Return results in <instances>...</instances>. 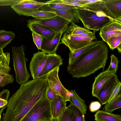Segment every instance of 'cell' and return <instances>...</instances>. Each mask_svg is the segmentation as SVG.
Wrapping results in <instances>:
<instances>
[{
    "mask_svg": "<svg viewBox=\"0 0 121 121\" xmlns=\"http://www.w3.org/2000/svg\"><path fill=\"white\" fill-rule=\"evenodd\" d=\"M101 107V104L98 101L92 102L89 106L90 111L92 112H95L99 110Z\"/></svg>",
    "mask_w": 121,
    "mask_h": 121,
    "instance_id": "cell-38",
    "label": "cell"
},
{
    "mask_svg": "<svg viewBox=\"0 0 121 121\" xmlns=\"http://www.w3.org/2000/svg\"><path fill=\"white\" fill-rule=\"evenodd\" d=\"M7 106V105L2 107L0 108V115H1V114L2 113L3 111L4 110L5 108H6Z\"/></svg>",
    "mask_w": 121,
    "mask_h": 121,
    "instance_id": "cell-42",
    "label": "cell"
},
{
    "mask_svg": "<svg viewBox=\"0 0 121 121\" xmlns=\"http://www.w3.org/2000/svg\"><path fill=\"white\" fill-rule=\"evenodd\" d=\"M46 3L64 4L75 7H82L88 4V0H52L47 1Z\"/></svg>",
    "mask_w": 121,
    "mask_h": 121,
    "instance_id": "cell-24",
    "label": "cell"
},
{
    "mask_svg": "<svg viewBox=\"0 0 121 121\" xmlns=\"http://www.w3.org/2000/svg\"><path fill=\"white\" fill-rule=\"evenodd\" d=\"M102 40H95L92 41L87 45L74 51L73 52L70 51L69 54L68 65L73 63L81 56L89 51L99 43Z\"/></svg>",
    "mask_w": 121,
    "mask_h": 121,
    "instance_id": "cell-20",
    "label": "cell"
},
{
    "mask_svg": "<svg viewBox=\"0 0 121 121\" xmlns=\"http://www.w3.org/2000/svg\"><path fill=\"white\" fill-rule=\"evenodd\" d=\"M15 37V34L12 31H9L4 30H0V48H5L11 43V41Z\"/></svg>",
    "mask_w": 121,
    "mask_h": 121,
    "instance_id": "cell-23",
    "label": "cell"
},
{
    "mask_svg": "<svg viewBox=\"0 0 121 121\" xmlns=\"http://www.w3.org/2000/svg\"><path fill=\"white\" fill-rule=\"evenodd\" d=\"M59 67H56L48 74L45 78L47 81L50 88L56 95L62 97L64 101H70L69 90L63 85L59 77Z\"/></svg>",
    "mask_w": 121,
    "mask_h": 121,
    "instance_id": "cell-6",
    "label": "cell"
},
{
    "mask_svg": "<svg viewBox=\"0 0 121 121\" xmlns=\"http://www.w3.org/2000/svg\"><path fill=\"white\" fill-rule=\"evenodd\" d=\"M121 83L120 81L116 85L112 92L107 103L111 102L119 94H121Z\"/></svg>",
    "mask_w": 121,
    "mask_h": 121,
    "instance_id": "cell-36",
    "label": "cell"
},
{
    "mask_svg": "<svg viewBox=\"0 0 121 121\" xmlns=\"http://www.w3.org/2000/svg\"><path fill=\"white\" fill-rule=\"evenodd\" d=\"M27 26L32 32H34L47 39L53 38L57 34L43 25L31 22L29 20L27 21Z\"/></svg>",
    "mask_w": 121,
    "mask_h": 121,
    "instance_id": "cell-17",
    "label": "cell"
},
{
    "mask_svg": "<svg viewBox=\"0 0 121 121\" xmlns=\"http://www.w3.org/2000/svg\"><path fill=\"white\" fill-rule=\"evenodd\" d=\"M43 121V120H41V121Z\"/></svg>",
    "mask_w": 121,
    "mask_h": 121,
    "instance_id": "cell-46",
    "label": "cell"
},
{
    "mask_svg": "<svg viewBox=\"0 0 121 121\" xmlns=\"http://www.w3.org/2000/svg\"><path fill=\"white\" fill-rule=\"evenodd\" d=\"M91 31L84 28L78 26L74 23H71L70 25L66 26L64 32H67L69 35H74L89 33Z\"/></svg>",
    "mask_w": 121,
    "mask_h": 121,
    "instance_id": "cell-25",
    "label": "cell"
},
{
    "mask_svg": "<svg viewBox=\"0 0 121 121\" xmlns=\"http://www.w3.org/2000/svg\"><path fill=\"white\" fill-rule=\"evenodd\" d=\"M56 16L53 13L39 10L32 13L31 16L35 19L43 20L51 18Z\"/></svg>",
    "mask_w": 121,
    "mask_h": 121,
    "instance_id": "cell-28",
    "label": "cell"
},
{
    "mask_svg": "<svg viewBox=\"0 0 121 121\" xmlns=\"http://www.w3.org/2000/svg\"><path fill=\"white\" fill-rule=\"evenodd\" d=\"M119 82L116 74L99 91L96 97L99 99L102 104H105L108 103L112 92Z\"/></svg>",
    "mask_w": 121,
    "mask_h": 121,
    "instance_id": "cell-14",
    "label": "cell"
},
{
    "mask_svg": "<svg viewBox=\"0 0 121 121\" xmlns=\"http://www.w3.org/2000/svg\"><path fill=\"white\" fill-rule=\"evenodd\" d=\"M111 59L110 65L106 70L109 72L116 74L118 68L119 61L118 58L113 54L111 56Z\"/></svg>",
    "mask_w": 121,
    "mask_h": 121,
    "instance_id": "cell-31",
    "label": "cell"
},
{
    "mask_svg": "<svg viewBox=\"0 0 121 121\" xmlns=\"http://www.w3.org/2000/svg\"><path fill=\"white\" fill-rule=\"evenodd\" d=\"M32 34L34 43L38 49L40 50L43 41L42 37L33 31H32Z\"/></svg>",
    "mask_w": 121,
    "mask_h": 121,
    "instance_id": "cell-37",
    "label": "cell"
},
{
    "mask_svg": "<svg viewBox=\"0 0 121 121\" xmlns=\"http://www.w3.org/2000/svg\"><path fill=\"white\" fill-rule=\"evenodd\" d=\"M101 0L82 7H76L75 15L82 22L84 28L95 32L110 21L116 20L107 15L100 4Z\"/></svg>",
    "mask_w": 121,
    "mask_h": 121,
    "instance_id": "cell-3",
    "label": "cell"
},
{
    "mask_svg": "<svg viewBox=\"0 0 121 121\" xmlns=\"http://www.w3.org/2000/svg\"><path fill=\"white\" fill-rule=\"evenodd\" d=\"M52 118L51 102L46 97L38 101L20 121H47Z\"/></svg>",
    "mask_w": 121,
    "mask_h": 121,
    "instance_id": "cell-5",
    "label": "cell"
},
{
    "mask_svg": "<svg viewBox=\"0 0 121 121\" xmlns=\"http://www.w3.org/2000/svg\"><path fill=\"white\" fill-rule=\"evenodd\" d=\"M20 0H0V6H10L17 3Z\"/></svg>",
    "mask_w": 121,
    "mask_h": 121,
    "instance_id": "cell-39",
    "label": "cell"
},
{
    "mask_svg": "<svg viewBox=\"0 0 121 121\" xmlns=\"http://www.w3.org/2000/svg\"><path fill=\"white\" fill-rule=\"evenodd\" d=\"M45 3L48 7L56 9L74 10L76 8V7L68 5L54 3Z\"/></svg>",
    "mask_w": 121,
    "mask_h": 121,
    "instance_id": "cell-32",
    "label": "cell"
},
{
    "mask_svg": "<svg viewBox=\"0 0 121 121\" xmlns=\"http://www.w3.org/2000/svg\"><path fill=\"white\" fill-rule=\"evenodd\" d=\"M47 54L38 51L34 53L29 64V69L33 79L38 78L46 63Z\"/></svg>",
    "mask_w": 121,
    "mask_h": 121,
    "instance_id": "cell-10",
    "label": "cell"
},
{
    "mask_svg": "<svg viewBox=\"0 0 121 121\" xmlns=\"http://www.w3.org/2000/svg\"><path fill=\"white\" fill-rule=\"evenodd\" d=\"M96 121H121L120 115L113 114L99 110L94 115Z\"/></svg>",
    "mask_w": 121,
    "mask_h": 121,
    "instance_id": "cell-21",
    "label": "cell"
},
{
    "mask_svg": "<svg viewBox=\"0 0 121 121\" xmlns=\"http://www.w3.org/2000/svg\"><path fill=\"white\" fill-rule=\"evenodd\" d=\"M100 2L107 15L121 22V0H101Z\"/></svg>",
    "mask_w": 121,
    "mask_h": 121,
    "instance_id": "cell-12",
    "label": "cell"
},
{
    "mask_svg": "<svg viewBox=\"0 0 121 121\" xmlns=\"http://www.w3.org/2000/svg\"><path fill=\"white\" fill-rule=\"evenodd\" d=\"M39 9L42 11L53 13L56 16L68 20L71 23H79L80 22L79 20L73 12V10L74 9H56L48 7L46 4L41 7Z\"/></svg>",
    "mask_w": 121,
    "mask_h": 121,
    "instance_id": "cell-18",
    "label": "cell"
},
{
    "mask_svg": "<svg viewBox=\"0 0 121 121\" xmlns=\"http://www.w3.org/2000/svg\"><path fill=\"white\" fill-rule=\"evenodd\" d=\"M14 79L12 75L9 73H0V87H3L13 83Z\"/></svg>",
    "mask_w": 121,
    "mask_h": 121,
    "instance_id": "cell-30",
    "label": "cell"
},
{
    "mask_svg": "<svg viewBox=\"0 0 121 121\" xmlns=\"http://www.w3.org/2000/svg\"><path fill=\"white\" fill-rule=\"evenodd\" d=\"M63 59L56 53L48 54L47 59L45 65L38 78H44L50 72L55 68L62 65Z\"/></svg>",
    "mask_w": 121,
    "mask_h": 121,
    "instance_id": "cell-13",
    "label": "cell"
},
{
    "mask_svg": "<svg viewBox=\"0 0 121 121\" xmlns=\"http://www.w3.org/2000/svg\"><path fill=\"white\" fill-rule=\"evenodd\" d=\"M121 43V36H116L111 38L108 40L107 43L111 49L113 50L116 48Z\"/></svg>",
    "mask_w": 121,
    "mask_h": 121,
    "instance_id": "cell-34",
    "label": "cell"
},
{
    "mask_svg": "<svg viewBox=\"0 0 121 121\" xmlns=\"http://www.w3.org/2000/svg\"><path fill=\"white\" fill-rule=\"evenodd\" d=\"M56 95L52 91L49 86L48 88L47 91L46 96V97L50 102L52 101L55 98Z\"/></svg>",
    "mask_w": 121,
    "mask_h": 121,
    "instance_id": "cell-40",
    "label": "cell"
},
{
    "mask_svg": "<svg viewBox=\"0 0 121 121\" xmlns=\"http://www.w3.org/2000/svg\"><path fill=\"white\" fill-rule=\"evenodd\" d=\"M1 115H0V121H0V119H1Z\"/></svg>",
    "mask_w": 121,
    "mask_h": 121,
    "instance_id": "cell-45",
    "label": "cell"
},
{
    "mask_svg": "<svg viewBox=\"0 0 121 121\" xmlns=\"http://www.w3.org/2000/svg\"><path fill=\"white\" fill-rule=\"evenodd\" d=\"M64 32L57 34L52 39H47L43 37V41L40 50L48 54L56 53Z\"/></svg>",
    "mask_w": 121,
    "mask_h": 121,
    "instance_id": "cell-16",
    "label": "cell"
},
{
    "mask_svg": "<svg viewBox=\"0 0 121 121\" xmlns=\"http://www.w3.org/2000/svg\"><path fill=\"white\" fill-rule=\"evenodd\" d=\"M99 35L102 41L106 43L111 38L121 36V22L117 20L109 21L100 30Z\"/></svg>",
    "mask_w": 121,
    "mask_h": 121,
    "instance_id": "cell-11",
    "label": "cell"
},
{
    "mask_svg": "<svg viewBox=\"0 0 121 121\" xmlns=\"http://www.w3.org/2000/svg\"><path fill=\"white\" fill-rule=\"evenodd\" d=\"M97 39L96 38L84 37L77 35H71L67 32L64 33L60 44H65L68 48L70 51H74L84 47L90 43L93 40Z\"/></svg>",
    "mask_w": 121,
    "mask_h": 121,
    "instance_id": "cell-7",
    "label": "cell"
},
{
    "mask_svg": "<svg viewBox=\"0 0 121 121\" xmlns=\"http://www.w3.org/2000/svg\"><path fill=\"white\" fill-rule=\"evenodd\" d=\"M49 87L44 78L28 81L21 85L8 100L2 121H20L39 100L45 97Z\"/></svg>",
    "mask_w": 121,
    "mask_h": 121,
    "instance_id": "cell-1",
    "label": "cell"
},
{
    "mask_svg": "<svg viewBox=\"0 0 121 121\" xmlns=\"http://www.w3.org/2000/svg\"><path fill=\"white\" fill-rule=\"evenodd\" d=\"M68 107L70 110L73 121H85L84 114L76 106L70 104Z\"/></svg>",
    "mask_w": 121,
    "mask_h": 121,
    "instance_id": "cell-27",
    "label": "cell"
},
{
    "mask_svg": "<svg viewBox=\"0 0 121 121\" xmlns=\"http://www.w3.org/2000/svg\"><path fill=\"white\" fill-rule=\"evenodd\" d=\"M47 121H59L58 118H52Z\"/></svg>",
    "mask_w": 121,
    "mask_h": 121,
    "instance_id": "cell-43",
    "label": "cell"
},
{
    "mask_svg": "<svg viewBox=\"0 0 121 121\" xmlns=\"http://www.w3.org/2000/svg\"><path fill=\"white\" fill-rule=\"evenodd\" d=\"M29 20L31 22L43 25L56 33L62 32L64 33L66 27L71 23L68 20L57 16L45 20Z\"/></svg>",
    "mask_w": 121,
    "mask_h": 121,
    "instance_id": "cell-9",
    "label": "cell"
},
{
    "mask_svg": "<svg viewBox=\"0 0 121 121\" xmlns=\"http://www.w3.org/2000/svg\"><path fill=\"white\" fill-rule=\"evenodd\" d=\"M45 4V2L36 0H20L17 3L11 6V8L19 15L30 16Z\"/></svg>",
    "mask_w": 121,
    "mask_h": 121,
    "instance_id": "cell-8",
    "label": "cell"
},
{
    "mask_svg": "<svg viewBox=\"0 0 121 121\" xmlns=\"http://www.w3.org/2000/svg\"><path fill=\"white\" fill-rule=\"evenodd\" d=\"M121 108V94L118 95L110 102L105 104L104 111L112 113L114 110Z\"/></svg>",
    "mask_w": 121,
    "mask_h": 121,
    "instance_id": "cell-26",
    "label": "cell"
},
{
    "mask_svg": "<svg viewBox=\"0 0 121 121\" xmlns=\"http://www.w3.org/2000/svg\"><path fill=\"white\" fill-rule=\"evenodd\" d=\"M25 48L23 45L18 47L13 46L12 48L16 82L21 85L26 83L31 76L26 66L28 59L25 56Z\"/></svg>",
    "mask_w": 121,
    "mask_h": 121,
    "instance_id": "cell-4",
    "label": "cell"
},
{
    "mask_svg": "<svg viewBox=\"0 0 121 121\" xmlns=\"http://www.w3.org/2000/svg\"><path fill=\"white\" fill-rule=\"evenodd\" d=\"M70 104L77 107L84 114H86L87 107L85 101L81 99L74 90H69Z\"/></svg>",
    "mask_w": 121,
    "mask_h": 121,
    "instance_id": "cell-22",
    "label": "cell"
},
{
    "mask_svg": "<svg viewBox=\"0 0 121 121\" xmlns=\"http://www.w3.org/2000/svg\"><path fill=\"white\" fill-rule=\"evenodd\" d=\"M66 103L62 97L56 95L54 100L51 102V112L52 117L58 118L65 110L67 108Z\"/></svg>",
    "mask_w": 121,
    "mask_h": 121,
    "instance_id": "cell-19",
    "label": "cell"
},
{
    "mask_svg": "<svg viewBox=\"0 0 121 121\" xmlns=\"http://www.w3.org/2000/svg\"><path fill=\"white\" fill-rule=\"evenodd\" d=\"M11 70L5 68L0 67V73H9Z\"/></svg>",
    "mask_w": 121,
    "mask_h": 121,
    "instance_id": "cell-41",
    "label": "cell"
},
{
    "mask_svg": "<svg viewBox=\"0 0 121 121\" xmlns=\"http://www.w3.org/2000/svg\"><path fill=\"white\" fill-rule=\"evenodd\" d=\"M108 49L102 40L89 51L81 56L73 64L68 65L67 70L73 78L86 77L104 68L108 58Z\"/></svg>",
    "mask_w": 121,
    "mask_h": 121,
    "instance_id": "cell-2",
    "label": "cell"
},
{
    "mask_svg": "<svg viewBox=\"0 0 121 121\" xmlns=\"http://www.w3.org/2000/svg\"><path fill=\"white\" fill-rule=\"evenodd\" d=\"M10 54L8 52L4 53L3 49L0 48V67L11 70L9 65Z\"/></svg>",
    "mask_w": 121,
    "mask_h": 121,
    "instance_id": "cell-29",
    "label": "cell"
},
{
    "mask_svg": "<svg viewBox=\"0 0 121 121\" xmlns=\"http://www.w3.org/2000/svg\"><path fill=\"white\" fill-rule=\"evenodd\" d=\"M10 93L7 89H4L0 92V108L7 105Z\"/></svg>",
    "mask_w": 121,
    "mask_h": 121,
    "instance_id": "cell-33",
    "label": "cell"
},
{
    "mask_svg": "<svg viewBox=\"0 0 121 121\" xmlns=\"http://www.w3.org/2000/svg\"><path fill=\"white\" fill-rule=\"evenodd\" d=\"M116 74L109 72L106 70L101 72L95 77L92 85V96L96 97L99 91Z\"/></svg>",
    "mask_w": 121,
    "mask_h": 121,
    "instance_id": "cell-15",
    "label": "cell"
},
{
    "mask_svg": "<svg viewBox=\"0 0 121 121\" xmlns=\"http://www.w3.org/2000/svg\"><path fill=\"white\" fill-rule=\"evenodd\" d=\"M118 52L121 53V45L120 44L119 46H118L116 48Z\"/></svg>",
    "mask_w": 121,
    "mask_h": 121,
    "instance_id": "cell-44",
    "label": "cell"
},
{
    "mask_svg": "<svg viewBox=\"0 0 121 121\" xmlns=\"http://www.w3.org/2000/svg\"><path fill=\"white\" fill-rule=\"evenodd\" d=\"M59 121H73L70 110L67 107L65 111L58 117Z\"/></svg>",
    "mask_w": 121,
    "mask_h": 121,
    "instance_id": "cell-35",
    "label": "cell"
}]
</instances>
